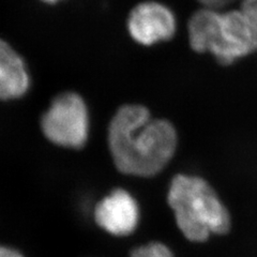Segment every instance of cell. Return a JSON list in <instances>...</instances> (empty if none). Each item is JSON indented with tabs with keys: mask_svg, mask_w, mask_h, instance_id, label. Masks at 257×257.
<instances>
[{
	"mask_svg": "<svg viewBox=\"0 0 257 257\" xmlns=\"http://www.w3.org/2000/svg\"><path fill=\"white\" fill-rule=\"evenodd\" d=\"M107 142L118 172L152 178L165 171L179 147V134L167 118L154 117L142 104H124L112 116Z\"/></svg>",
	"mask_w": 257,
	"mask_h": 257,
	"instance_id": "cell-1",
	"label": "cell"
},
{
	"mask_svg": "<svg viewBox=\"0 0 257 257\" xmlns=\"http://www.w3.org/2000/svg\"><path fill=\"white\" fill-rule=\"evenodd\" d=\"M166 203L182 237L194 244L229 234L232 216L218 191L203 176L178 173L172 177Z\"/></svg>",
	"mask_w": 257,
	"mask_h": 257,
	"instance_id": "cell-2",
	"label": "cell"
},
{
	"mask_svg": "<svg viewBox=\"0 0 257 257\" xmlns=\"http://www.w3.org/2000/svg\"><path fill=\"white\" fill-rule=\"evenodd\" d=\"M45 138L57 146L82 148L89 133V115L82 96L64 92L56 96L41 120Z\"/></svg>",
	"mask_w": 257,
	"mask_h": 257,
	"instance_id": "cell-3",
	"label": "cell"
},
{
	"mask_svg": "<svg viewBox=\"0 0 257 257\" xmlns=\"http://www.w3.org/2000/svg\"><path fill=\"white\" fill-rule=\"evenodd\" d=\"M256 50L257 29L241 10L221 13L219 27L209 54L223 66H229Z\"/></svg>",
	"mask_w": 257,
	"mask_h": 257,
	"instance_id": "cell-4",
	"label": "cell"
},
{
	"mask_svg": "<svg viewBox=\"0 0 257 257\" xmlns=\"http://www.w3.org/2000/svg\"><path fill=\"white\" fill-rule=\"evenodd\" d=\"M177 23L170 8L145 2L136 6L127 18V30L136 43L151 46L167 41L176 32Z\"/></svg>",
	"mask_w": 257,
	"mask_h": 257,
	"instance_id": "cell-5",
	"label": "cell"
},
{
	"mask_svg": "<svg viewBox=\"0 0 257 257\" xmlns=\"http://www.w3.org/2000/svg\"><path fill=\"white\" fill-rule=\"evenodd\" d=\"M94 220L109 235L127 237L139 227L141 208L130 192L118 188L96 204Z\"/></svg>",
	"mask_w": 257,
	"mask_h": 257,
	"instance_id": "cell-6",
	"label": "cell"
},
{
	"mask_svg": "<svg viewBox=\"0 0 257 257\" xmlns=\"http://www.w3.org/2000/svg\"><path fill=\"white\" fill-rule=\"evenodd\" d=\"M30 76L23 58L0 39V100H15L26 94Z\"/></svg>",
	"mask_w": 257,
	"mask_h": 257,
	"instance_id": "cell-7",
	"label": "cell"
},
{
	"mask_svg": "<svg viewBox=\"0 0 257 257\" xmlns=\"http://www.w3.org/2000/svg\"><path fill=\"white\" fill-rule=\"evenodd\" d=\"M221 13L210 8L195 12L189 22V40L197 53H209L213 44L214 35L220 22Z\"/></svg>",
	"mask_w": 257,
	"mask_h": 257,
	"instance_id": "cell-8",
	"label": "cell"
},
{
	"mask_svg": "<svg viewBox=\"0 0 257 257\" xmlns=\"http://www.w3.org/2000/svg\"><path fill=\"white\" fill-rule=\"evenodd\" d=\"M130 257H176L172 247L163 241H150L134 247Z\"/></svg>",
	"mask_w": 257,
	"mask_h": 257,
	"instance_id": "cell-9",
	"label": "cell"
},
{
	"mask_svg": "<svg viewBox=\"0 0 257 257\" xmlns=\"http://www.w3.org/2000/svg\"><path fill=\"white\" fill-rule=\"evenodd\" d=\"M253 26L257 29V0H243L242 9H241Z\"/></svg>",
	"mask_w": 257,
	"mask_h": 257,
	"instance_id": "cell-10",
	"label": "cell"
},
{
	"mask_svg": "<svg viewBox=\"0 0 257 257\" xmlns=\"http://www.w3.org/2000/svg\"><path fill=\"white\" fill-rule=\"evenodd\" d=\"M199 2L205 6V8H210V9L216 10L219 8L229 5L234 0H199Z\"/></svg>",
	"mask_w": 257,
	"mask_h": 257,
	"instance_id": "cell-11",
	"label": "cell"
},
{
	"mask_svg": "<svg viewBox=\"0 0 257 257\" xmlns=\"http://www.w3.org/2000/svg\"><path fill=\"white\" fill-rule=\"evenodd\" d=\"M0 257H24L19 251L12 247L0 245Z\"/></svg>",
	"mask_w": 257,
	"mask_h": 257,
	"instance_id": "cell-12",
	"label": "cell"
},
{
	"mask_svg": "<svg viewBox=\"0 0 257 257\" xmlns=\"http://www.w3.org/2000/svg\"><path fill=\"white\" fill-rule=\"evenodd\" d=\"M43 3H46V4H50V5H53V4H56L60 2V0H42Z\"/></svg>",
	"mask_w": 257,
	"mask_h": 257,
	"instance_id": "cell-13",
	"label": "cell"
}]
</instances>
